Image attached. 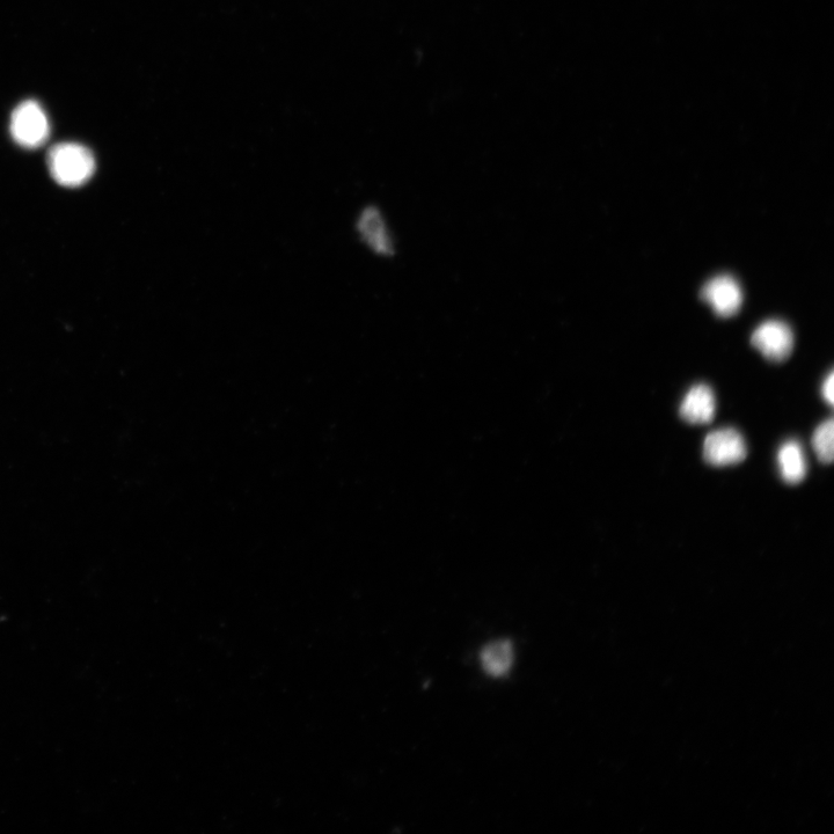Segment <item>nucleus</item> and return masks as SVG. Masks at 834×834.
<instances>
[{"label": "nucleus", "instance_id": "obj_5", "mask_svg": "<svg viewBox=\"0 0 834 834\" xmlns=\"http://www.w3.org/2000/svg\"><path fill=\"white\" fill-rule=\"evenodd\" d=\"M701 297L720 317H731L741 310L743 290L736 278L720 275L712 278L702 288Z\"/></svg>", "mask_w": 834, "mask_h": 834}, {"label": "nucleus", "instance_id": "obj_1", "mask_svg": "<svg viewBox=\"0 0 834 834\" xmlns=\"http://www.w3.org/2000/svg\"><path fill=\"white\" fill-rule=\"evenodd\" d=\"M51 177L63 187H80L94 174L95 159L86 146L78 143H61L48 153Z\"/></svg>", "mask_w": 834, "mask_h": 834}, {"label": "nucleus", "instance_id": "obj_9", "mask_svg": "<svg viewBox=\"0 0 834 834\" xmlns=\"http://www.w3.org/2000/svg\"><path fill=\"white\" fill-rule=\"evenodd\" d=\"M781 477L787 484H800L807 475V460L799 442L788 441L778 452Z\"/></svg>", "mask_w": 834, "mask_h": 834}, {"label": "nucleus", "instance_id": "obj_11", "mask_svg": "<svg viewBox=\"0 0 834 834\" xmlns=\"http://www.w3.org/2000/svg\"><path fill=\"white\" fill-rule=\"evenodd\" d=\"M823 395H824L825 400L828 401L830 405H833V401H834V376H833V372H831L829 377L825 379V383L823 385Z\"/></svg>", "mask_w": 834, "mask_h": 834}, {"label": "nucleus", "instance_id": "obj_8", "mask_svg": "<svg viewBox=\"0 0 834 834\" xmlns=\"http://www.w3.org/2000/svg\"><path fill=\"white\" fill-rule=\"evenodd\" d=\"M514 658V647L508 640L489 643L480 655L482 669L494 678L507 676L514 664Z\"/></svg>", "mask_w": 834, "mask_h": 834}, {"label": "nucleus", "instance_id": "obj_6", "mask_svg": "<svg viewBox=\"0 0 834 834\" xmlns=\"http://www.w3.org/2000/svg\"><path fill=\"white\" fill-rule=\"evenodd\" d=\"M357 233L373 253L389 256L394 252V240L385 218L375 207L365 208L357 219Z\"/></svg>", "mask_w": 834, "mask_h": 834}, {"label": "nucleus", "instance_id": "obj_10", "mask_svg": "<svg viewBox=\"0 0 834 834\" xmlns=\"http://www.w3.org/2000/svg\"><path fill=\"white\" fill-rule=\"evenodd\" d=\"M833 420L825 421L819 426L812 437V446L819 460L823 464L833 462Z\"/></svg>", "mask_w": 834, "mask_h": 834}, {"label": "nucleus", "instance_id": "obj_4", "mask_svg": "<svg viewBox=\"0 0 834 834\" xmlns=\"http://www.w3.org/2000/svg\"><path fill=\"white\" fill-rule=\"evenodd\" d=\"M748 455L743 436L737 430L727 428L716 430L707 436L704 444V458L713 466H728L742 463Z\"/></svg>", "mask_w": 834, "mask_h": 834}, {"label": "nucleus", "instance_id": "obj_2", "mask_svg": "<svg viewBox=\"0 0 834 834\" xmlns=\"http://www.w3.org/2000/svg\"><path fill=\"white\" fill-rule=\"evenodd\" d=\"M11 135L25 149H38L47 142L50 123L39 102L26 100L14 109L10 124Z\"/></svg>", "mask_w": 834, "mask_h": 834}, {"label": "nucleus", "instance_id": "obj_3", "mask_svg": "<svg viewBox=\"0 0 834 834\" xmlns=\"http://www.w3.org/2000/svg\"><path fill=\"white\" fill-rule=\"evenodd\" d=\"M751 343L768 361L782 362L792 354L794 334L784 321L767 320L755 329Z\"/></svg>", "mask_w": 834, "mask_h": 834}, {"label": "nucleus", "instance_id": "obj_7", "mask_svg": "<svg viewBox=\"0 0 834 834\" xmlns=\"http://www.w3.org/2000/svg\"><path fill=\"white\" fill-rule=\"evenodd\" d=\"M716 411L715 395L711 387L700 384L693 386L686 394L679 413L690 424H708L714 419Z\"/></svg>", "mask_w": 834, "mask_h": 834}]
</instances>
